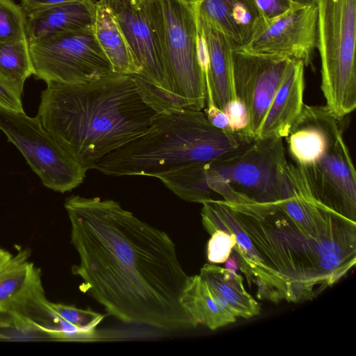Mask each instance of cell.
I'll list each match as a JSON object with an SVG mask.
<instances>
[{
    "label": "cell",
    "mask_w": 356,
    "mask_h": 356,
    "mask_svg": "<svg viewBox=\"0 0 356 356\" xmlns=\"http://www.w3.org/2000/svg\"><path fill=\"white\" fill-rule=\"evenodd\" d=\"M216 225L236 236L235 259L260 300L301 302L336 284L356 262V222L316 199L293 163L280 199L259 202L233 191Z\"/></svg>",
    "instance_id": "obj_1"
},
{
    "label": "cell",
    "mask_w": 356,
    "mask_h": 356,
    "mask_svg": "<svg viewBox=\"0 0 356 356\" xmlns=\"http://www.w3.org/2000/svg\"><path fill=\"white\" fill-rule=\"evenodd\" d=\"M79 263V290L128 324L164 331L195 327L181 304L190 276L165 232L119 202L72 195L64 204Z\"/></svg>",
    "instance_id": "obj_2"
},
{
    "label": "cell",
    "mask_w": 356,
    "mask_h": 356,
    "mask_svg": "<svg viewBox=\"0 0 356 356\" xmlns=\"http://www.w3.org/2000/svg\"><path fill=\"white\" fill-rule=\"evenodd\" d=\"M159 113L133 74L112 72L80 83H47L36 117L88 171L145 131Z\"/></svg>",
    "instance_id": "obj_3"
},
{
    "label": "cell",
    "mask_w": 356,
    "mask_h": 356,
    "mask_svg": "<svg viewBox=\"0 0 356 356\" xmlns=\"http://www.w3.org/2000/svg\"><path fill=\"white\" fill-rule=\"evenodd\" d=\"M254 138L213 126L203 110L177 108L159 113L143 134L103 157L95 167L114 176L159 175L225 159Z\"/></svg>",
    "instance_id": "obj_4"
},
{
    "label": "cell",
    "mask_w": 356,
    "mask_h": 356,
    "mask_svg": "<svg viewBox=\"0 0 356 356\" xmlns=\"http://www.w3.org/2000/svg\"><path fill=\"white\" fill-rule=\"evenodd\" d=\"M168 74L188 108L203 110L207 84L197 15L189 0L141 1Z\"/></svg>",
    "instance_id": "obj_5"
},
{
    "label": "cell",
    "mask_w": 356,
    "mask_h": 356,
    "mask_svg": "<svg viewBox=\"0 0 356 356\" xmlns=\"http://www.w3.org/2000/svg\"><path fill=\"white\" fill-rule=\"evenodd\" d=\"M321 90L339 119L356 107V0H316Z\"/></svg>",
    "instance_id": "obj_6"
},
{
    "label": "cell",
    "mask_w": 356,
    "mask_h": 356,
    "mask_svg": "<svg viewBox=\"0 0 356 356\" xmlns=\"http://www.w3.org/2000/svg\"><path fill=\"white\" fill-rule=\"evenodd\" d=\"M34 76L47 83H80L113 72L93 27L29 42Z\"/></svg>",
    "instance_id": "obj_7"
},
{
    "label": "cell",
    "mask_w": 356,
    "mask_h": 356,
    "mask_svg": "<svg viewBox=\"0 0 356 356\" xmlns=\"http://www.w3.org/2000/svg\"><path fill=\"white\" fill-rule=\"evenodd\" d=\"M0 129L47 188L63 193L83 181L87 170L63 150L37 117L0 107Z\"/></svg>",
    "instance_id": "obj_8"
},
{
    "label": "cell",
    "mask_w": 356,
    "mask_h": 356,
    "mask_svg": "<svg viewBox=\"0 0 356 356\" xmlns=\"http://www.w3.org/2000/svg\"><path fill=\"white\" fill-rule=\"evenodd\" d=\"M288 161L283 138H254L232 155L207 163V171L235 193L259 202L280 199L282 177Z\"/></svg>",
    "instance_id": "obj_9"
},
{
    "label": "cell",
    "mask_w": 356,
    "mask_h": 356,
    "mask_svg": "<svg viewBox=\"0 0 356 356\" xmlns=\"http://www.w3.org/2000/svg\"><path fill=\"white\" fill-rule=\"evenodd\" d=\"M28 249L13 254L0 270V314L15 327L46 333L55 327L54 315L44 293L40 268L30 260Z\"/></svg>",
    "instance_id": "obj_10"
},
{
    "label": "cell",
    "mask_w": 356,
    "mask_h": 356,
    "mask_svg": "<svg viewBox=\"0 0 356 356\" xmlns=\"http://www.w3.org/2000/svg\"><path fill=\"white\" fill-rule=\"evenodd\" d=\"M296 61L280 56L252 53L238 45L233 49L234 95L247 108L251 137L256 138L273 97Z\"/></svg>",
    "instance_id": "obj_11"
},
{
    "label": "cell",
    "mask_w": 356,
    "mask_h": 356,
    "mask_svg": "<svg viewBox=\"0 0 356 356\" xmlns=\"http://www.w3.org/2000/svg\"><path fill=\"white\" fill-rule=\"evenodd\" d=\"M318 46V8L316 1L296 3L273 18L260 17L244 49L256 54L275 55L308 65Z\"/></svg>",
    "instance_id": "obj_12"
},
{
    "label": "cell",
    "mask_w": 356,
    "mask_h": 356,
    "mask_svg": "<svg viewBox=\"0 0 356 356\" xmlns=\"http://www.w3.org/2000/svg\"><path fill=\"white\" fill-rule=\"evenodd\" d=\"M296 168L316 199L355 220L356 174L343 137L314 163Z\"/></svg>",
    "instance_id": "obj_13"
},
{
    "label": "cell",
    "mask_w": 356,
    "mask_h": 356,
    "mask_svg": "<svg viewBox=\"0 0 356 356\" xmlns=\"http://www.w3.org/2000/svg\"><path fill=\"white\" fill-rule=\"evenodd\" d=\"M108 3L140 69L139 74L165 92L182 98L168 76L141 1L108 0Z\"/></svg>",
    "instance_id": "obj_14"
},
{
    "label": "cell",
    "mask_w": 356,
    "mask_h": 356,
    "mask_svg": "<svg viewBox=\"0 0 356 356\" xmlns=\"http://www.w3.org/2000/svg\"><path fill=\"white\" fill-rule=\"evenodd\" d=\"M340 120L325 105L304 104L284 138L293 163L309 165L331 149L343 137Z\"/></svg>",
    "instance_id": "obj_15"
},
{
    "label": "cell",
    "mask_w": 356,
    "mask_h": 356,
    "mask_svg": "<svg viewBox=\"0 0 356 356\" xmlns=\"http://www.w3.org/2000/svg\"><path fill=\"white\" fill-rule=\"evenodd\" d=\"M197 18L206 78L207 97H211L215 105L224 111L227 104L235 97L232 51L237 44L197 15Z\"/></svg>",
    "instance_id": "obj_16"
},
{
    "label": "cell",
    "mask_w": 356,
    "mask_h": 356,
    "mask_svg": "<svg viewBox=\"0 0 356 356\" xmlns=\"http://www.w3.org/2000/svg\"><path fill=\"white\" fill-rule=\"evenodd\" d=\"M197 15L243 46L260 17L255 0H189Z\"/></svg>",
    "instance_id": "obj_17"
},
{
    "label": "cell",
    "mask_w": 356,
    "mask_h": 356,
    "mask_svg": "<svg viewBox=\"0 0 356 356\" xmlns=\"http://www.w3.org/2000/svg\"><path fill=\"white\" fill-rule=\"evenodd\" d=\"M305 63L297 60L278 88L256 137L285 138L304 105Z\"/></svg>",
    "instance_id": "obj_18"
},
{
    "label": "cell",
    "mask_w": 356,
    "mask_h": 356,
    "mask_svg": "<svg viewBox=\"0 0 356 356\" xmlns=\"http://www.w3.org/2000/svg\"><path fill=\"white\" fill-rule=\"evenodd\" d=\"M96 1L79 0L26 15L29 42L93 27Z\"/></svg>",
    "instance_id": "obj_19"
},
{
    "label": "cell",
    "mask_w": 356,
    "mask_h": 356,
    "mask_svg": "<svg viewBox=\"0 0 356 356\" xmlns=\"http://www.w3.org/2000/svg\"><path fill=\"white\" fill-rule=\"evenodd\" d=\"M181 304L195 326L216 330L236 320L228 303L200 275L190 276Z\"/></svg>",
    "instance_id": "obj_20"
},
{
    "label": "cell",
    "mask_w": 356,
    "mask_h": 356,
    "mask_svg": "<svg viewBox=\"0 0 356 356\" xmlns=\"http://www.w3.org/2000/svg\"><path fill=\"white\" fill-rule=\"evenodd\" d=\"M93 31L99 46L111 63L113 72L139 74L140 69L115 19L108 0L96 1Z\"/></svg>",
    "instance_id": "obj_21"
},
{
    "label": "cell",
    "mask_w": 356,
    "mask_h": 356,
    "mask_svg": "<svg viewBox=\"0 0 356 356\" xmlns=\"http://www.w3.org/2000/svg\"><path fill=\"white\" fill-rule=\"evenodd\" d=\"M229 305L236 317L249 318L260 313L259 304L245 290L234 270L206 264L199 274Z\"/></svg>",
    "instance_id": "obj_22"
},
{
    "label": "cell",
    "mask_w": 356,
    "mask_h": 356,
    "mask_svg": "<svg viewBox=\"0 0 356 356\" xmlns=\"http://www.w3.org/2000/svg\"><path fill=\"white\" fill-rule=\"evenodd\" d=\"M206 163L188 165L163 173L156 178L181 199L202 204L213 199V193L207 184Z\"/></svg>",
    "instance_id": "obj_23"
},
{
    "label": "cell",
    "mask_w": 356,
    "mask_h": 356,
    "mask_svg": "<svg viewBox=\"0 0 356 356\" xmlns=\"http://www.w3.org/2000/svg\"><path fill=\"white\" fill-rule=\"evenodd\" d=\"M33 74L27 38L0 42V78L19 97L22 98L25 81Z\"/></svg>",
    "instance_id": "obj_24"
},
{
    "label": "cell",
    "mask_w": 356,
    "mask_h": 356,
    "mask_svg": "<svg viewBox=\"0 0 356 356\" xmlns=\"http://www.w3.org/2000/svg\"><path fill=\"white\" fill-rule=\"evenodd\" d=\"M26 16L13 0H0V42L26 39Z\"/></svg>",
    "instance_id": "obj_25"
},
{
    "label": "cell",
    "mask_w": 356,
    "mask_h": 356,
    "mask_svg": "<svg viewBox=\"0 0 356 356\" xmlns=\"http://www.w3.org/2000/svg\"><path fill=\"white\" fill-rule=\"evenodd\" d=\"M211 235L207 243V259L212 264L225 263L236 243V236L222 229H217Z\"/></svg>",
    "instance_id": "obj_26"
},
{
    "label": "cell",
    "mask_w": 356,
    "mask_h": 356,
    "mask_svg": "<svg viewBox=\"0 0 356 356\" xmlns=\"http://www.w3.org/2000/svg\"><path fill=\"white\" fill-rule=\"evenodd\" d=\"M223 111L227 115L229 125L234 133L250 136L248 134V113L242 101L237 97L233 98L227 104Z\"/></svg>",
    "instance_id": "obj_27"
},
{
    "label": "cell",
    "mask_w": 356,
    "mask_h": 356,
    "mask_svg": "<svg viewBox=\"0 0 356 356\" xmlns=\"http://www.w3.org/2000/svg\"><path fill=\"white\" fill-rule=\"evenodd\" d=\"M260 17L273 19L287 11L296 4L290 0H255Z\"/></svg>",
    "instance_id": "obj_28"
},
{
    "label": "cell",
    "mask_w": 356,
    "mask_h": 356,
    "mask_svg": "<svg viewBox=\"0 0 356 356\" xmlns=\"http://www.w3.org/2000/svg\"><path fill=\"white\" fill-rule=\"evenodd\" d=\"M203 111L213 126L225 131L234 132L225 113L218 108L209 97H207L206 106Z\"/></svg>",
    "instance_id": "obj_29"
},
{
    "label": "cell",
    "mask_w": 356,
    "mask_h": 356,
    "mask_svg": "<svg viewBox=\"0 0 356 356\" xmlns=\"http://www.w3.org/2000/svg\"><path fill=\"white\" fill-rule=\"evenodd\" d=\"M0 107L17 112H24L22 98L16 95L1 78Z\"/></svg>",
    "instance_id": "obj_30"
},
{
    "label": "cell",
    "mask_w": 356,
    "mask_h": 356,
    "mask_svg": "<svg viewBox=\"0 0 356 356\" xmlns=\"http://www.w3.org/2000/svg\"><path fill=\"white\" fill-rule=\"evenodd\" d=\"M79 0H21V7L26 15L58 5Z\"/></svg>",
    "instance_id": "obj_31"
},
{
    "label": "cell",
    "mask_w": 356,
    "mask_h": 356,
    "mask_svg": "<svg viewBox=\"0 0 356 356\" xmlns=\"http://www.w3.org/2000/svg\"><path fill=\"white\" fill-rule=\"evenodd\" d=\"M12 255L8 250L0 247V270L8 261Z\"/></svg>",
    "instance_id": "obj_32"
},
{
    "label": "cell",
    "mask_w": 356,
    "mask_h": 356,
    "mask_svg": "<svg viewBox=\"0 0 356 356\" xmlns=\"http://www.w3.org/2000/svg\"><path fill=\"white\" fill-rule=\"evenodd\" d=\"M225 266L226 268H229L232 270H234V271H236L238 269V264L237 262L234 257H229L228 259L225 261Z\"/></svg>",
    "instance_id": "obj_33"
},
{
    "label": "cell",
    "mask_w": 356,
    "mask_h": 356,
    "mask_svg": "<svg viewBox=\"0 0 356 356\" xmlns=\"http://www.w3.org/2000/svg\"><path fill=\"white\" fill-rule=\"evenodd\" d=\"M290 1L295 3H311V2L316 1V0H290Z\"/></svg>",
    "instance_id": "obj_34"
},
{
    "label": "cell",
    "mask_w": 356,
    "mask_h": 356,
    "mask_svg": "<svg viewBox=\"0 0 356 356\" xmlns=\"http://www.w3.org/2000/svg\"><path fill=\"white\" fill-rule=\"evenodd\" d=\"M139 1H147V0H138Z\"/></svg>",
    "instance_id": "obj_35"
}]
</instances>
